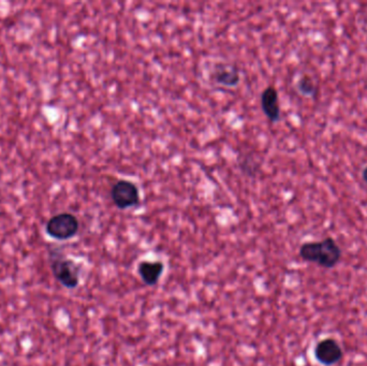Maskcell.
Here are the masks:
<instances>
[{"label":"cell","mask_w":367,"mask_h":366,"mask_svg":"<svg viewBox=\"0 0 367 366\" xmlns=\"http://www.w3.org/2000/svg\"><path fill=\"white\" fill-rule=\"evenodd\" d=\"M111 199L118 210L139 207L141 202L139 187L128 180H118L111 189Z\"/></svg>","instance_id":"cell-4"},{"label":"cell","mask_w":367,"mask_h":366,"mask_svg":"<svg viewBox=\"0 0 367 366\" xmlns=\"http://www.w3.org/2000/svg\"><path fill=\"white\" fill-rule=\"evenodd\" d=\"M298 255L304 261L315 263L324 269H332L342 259V248L333 237H326L321 241L302 244Z\"/></svg>","instance_id":"cell-1"},{"label":"cell","mask_w":367,"mask_h":366,"mask_svg":"<svg viewBox=\"0 0 367 366\" xmlns=\"http://www.w3.org/2000/svg\"><path fill=\"white\" fill-rule=\"evenodd\" d=\"M261 109L271 123H278L280 119V95L273 85L268 86L261 94Z\"/></svg>","instance_id":"cell-7"},{"label":"cell","mask_w":367,"mask_h":366,"mask_svg":"<svg viewBox=\"0 0 367 366\" xmlns=\"http://www.w3.org/2000/svg\"><path fill=\"white\" fill-rule=\"evenodd\" d=\"M80 229V221L73 214L59 213L52 216L45 225V232L52 239L68 241L75 237Z\"/></svg>","instance_id":"cell-3"},{"label":"cell","mask_w":367,"mask_h":366,"mask_svg":"<svg viewBox=\"0 0 367 366\" xmlns=\"http://www.w3.org/2000/svg\"><path fill=\"white\" fill-rule=\"evenodd\" d=\"M296 89L305 97H315L317 94V85L310 75H304L296 82Z\"/></svg>","instance_id":"cell-9"},{"label":"cell","mask_w":367,"mask_h":366,"mask_svg":"<svg viewBox=\"0 0 367 366\" xmlns=\"http://www.w3.org/2000/svg\"><path fill=\"white\" fill-rule=\"evenodd\" d=\"M361 177H362L363 182L367 185V165L363 168L362 172H361Z\"/></svg>","instance_id":"cell-10"},{"label":"cell","mask_w":367,"mask_h":366,"mask_svg":"<svg viewBox=\"0 0 367 366\" xmlns=\"http://www.w3.org/2000/svg\"><path fill=\"white\" fill-rule=\"evenodd\" d=\"M210 79L218 85L236 87L240 81V70L236 65L220 63L213 69Z\"/></svg>","instance_id":"cell-6"},{"label":"cell","mask_w":367,"mask_h":366,"mask_svg":"<svg viewBox=\"0 0 367 366\" xmlns=\"http://www.w3.org/2000/svg\"><path fill=\"white\" fill-rule=\"evenodd\" d=\"M342 347L334 339H324L315 347V358L322 365L332 366L343 359Z\"/></svg>","instance_id":"cell-5"},{"label":"cell","mask_w":367,"mask_h":366,"mask_svg":"<svg viewBox=\"0 0 367 366\" xmlns=\"http://www.w3.org/2000/svg\"><path fill=\"white\" fill-rule=\"evenodd\" d=\"M164 271V262L144 260L138 265V273L146 286H156Z\"/></svg>","instance_id":"cell-8"},{"label":"cell","mask_w":367,"mask_h":366,"mask_svg":"<svg viewBox=\"0 0 367 366\" xmlns=\"http://www.w3.org/2000/svg\"><path fill=\"white\" fill-rule=\"evenodd\" d=\"M50 267L56 281L68 289H74L80 285V267L69 258L60 253L51 251Z\"/></svg>","instance_id":"cell-2"}]
</instances>
